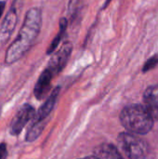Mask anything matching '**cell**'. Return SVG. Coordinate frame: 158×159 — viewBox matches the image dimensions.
Returning a JSON list of instances; mask_svg holds the SVG:
<instances>
[{
  "label": "cell",
  "instance_id": "cell-8",
  "mask_svg": "<svg viewBox=\"0 0 158 159\" xmlns=\"http://www.w3.org/2000/svg\"><path fill=\"white\" fill-rule=\"evenodd\" d=\"M144 106L155 120L158 121V85L150 86L144 92Z\"/></svg>",
  "mask_w": 158,
  "mask_h": 159
},
{
  "label": "cell",
  "instance_id": "cell-5",
  "mask_svg": "<svg viewBox=\"0 0 158 159\" xmlns=\"http://www.w3.org/2000/svg\"><path fill=\"white\" fill-rule=\"evenodd\" d=\"M72 50H73V46L71 43L66 42L65 44H63L61 46V48L52 55L50 61H48L47 68L54 75H57L66 66V64L71 57Z\"/></svg>",
  "mask_w": 158,
  "mask_h": 159
},
{
  "label": "cell",
  "instance_id": "cell-4",
  "mask_svg": "<svg viewBox=\"0 0 158 159\" xmlns=\"http://www.w3.org/2000/svg\"><path fill=\"white\" fill-rule=\"evenodd\" d=\"M34 116H35L34 108L28 103L23 104L19 109V111L17 112L16 116H14V118L10 123L9 126L10 134L14 136L19 135L23 129V128L26 126V124L32 119H34Z\"/></svg>",
  "mask_w": 158,
  "mask_h": 159
},
{
  "label": "cell",
  "instance_id": "cell-10",
  "mask_svg": "<svg viewBox=\"0 0 158 159\" xmlns=\"http://www.w3.org/2000/svg\"><path fill=\"white\" fill-rule=\"evenodd\" d=\"M94 156L99 159H124L117 148L109 143L99 145L94 151Z\"/></svg>",
  "mask_w": 158,
  "mask_h": 159
},
{
  "label": "cell",
  "instance_id": "cell-12",
  "mask_svg": "<svg viewBox=\"0 0 158 159\" xmlns=\"http://www.w3.org/2000/svg\"><path fill=\"white\" fill-rule=\"evenodd\" d=\"M158 65V54L154 55L153 57H151L150 59L147 60V61L144 63L143 67H142V72L146 73L152 69H154L155 67H156Z\"/></svg>",
  "mask_w": 158,
  "mask_h": 159
},
{
  "label": "cell",
  "instance_id": "cell-6",
  "mask_svg": "<svg viewBox=\"0 0 158 159\" xmlns=\"http://www.w3.org/2000/svg\"><path fill=\"white\" fill-rule=\"evenodd\" d=\"M18 22V8L11 6L0 27V45L7 44L10 39Z\"/></svg>",
  "mask_w": 158,
  "mask_h": 159
},
{
  "label": "cell",
  "instance_id": "cell-3",
  "mask_svg": "<svg viewBox=\"0 0 158 159\" xmlns=\"http://www.w3.org/2000/svg\"><path fill=\"white\" fill-rule=\"evenodd\" d=\"M117 142L121 150L129 159H145L147 157V145L139 137L123 132L119 134Z\"/></svg>",
  "mask_w": 158,
  "mask_h": 159
},
{
  "label": "cell",
  "instance_id": "cell-1",
  "mask_svg": "<svg viewBox=\"0 0 158 159\" xmlns=\"http://www.w3.org/2000/svg\"><path fill=\"white\" fill-rule=\"evenodd\" d=\"M42 26V12L39 7L30 8L26 14L20 30L12 44L7 48L5 62L8 65L20 61L33 47L39 35Z\"/></svg>",
  "mask_w": 158,
  "mask_h": 159
},
{
  "label": "cell",
  "instance_id": "cell-9",
  "mask_svg": "<svg viewBox=\"0 0 158 159\" xmlns=\"http://www.w3.org/2000/svg\"><path fill=\"white\" fill-rule=\"evenodd\" d=\"M59 93H60V87H57L56 89H53V91L51 92L49 97L47 99V101L43 103V105L39 108L38 112L35 114V116L34 118V122H36V123L45 122V119L51 113V111H52V109L56 103Z\"/></svg>",
  "mask_w": 158,
  "mask_h": 159
},
{
  "label": "cell",
  "instance_id": "cell-13",
  "mask_svg": "<svg viewBox=\"0 0 158 159\" xmlns=\"http://www.w3.org/2000/svg\"><path fill=\"white\" fill-rule=\"evenodd\" d=\"M7 144L2 143H0V159H7Z\"/></svg>",
  "mask_w": 158,
  "mask_h": 159
},
{
  "label": "cell",
  "instance_id": "cell-14",
  "mask_svg": "<svg viewBox=\"0 0 158 159\" xmlns=\"http://www.w3.org/2000/svg\"><path fill=\"white\" fill-rule=\"evenodd\" d=\"M5 7H6V2L5 1H0V18L2 17V15L4 13Z\"/></svg>",
  "mask_w": 158,
  "mask_h": 159
},
{
  "label": "cell",
  "instance_id": "cell-2",
  "mask_svg": "<svg viewBox=\"0 0 158 159\" xmlns=\"http://www.w3.org/2000/svg\"><path fill=\"white\" fill-rule=\"evenodd\" d=\"M120 120L126 129L140 135L150 132L155 121L147 108L141 104L126 106L120 114Z\"/></svg>",
  "mask_w": 158,
  "mask_h": 159
},
{
  "label": "cell",
  "instance_id": "cell-7",
  "mask_svg": "<svg viewBox=\"0 0 158 159\" xmlns=\"http://www.w3.org/2000/svg\"><path fill=\"white\" fill-rule=\"evenodd\" d=\"M54 76L55 75L47 68H46L42 72L34 89V94L37 100L44 99L48 93L51 88V81Z\"/></svg>",
  "mask_w": 158,
  "mask_h": 159
},
{
  "label": "cell",
  "instance_id": "cell-11",
  "mask_svg": "<svg viewBox=\"0 0 158 159\" xmlns=\"http://www.w3.org/2000/svg\"><path fill=\"white\" fill-rule=\"evenodd\" d=\"M67 25H68V21L65 18H61V20H60V30H59V33L58 34L56 35V37L53 39V41L51 42V44L49 45L47 50V54L49 55V54H52L53 52H55L56 48H58L65 31H66V28H67Z\"/></svg>",
  "mask_w": 158,
  "mask_h": 159
},
{
  "label": "cell",
  "instance_id": "cell-15",
  "mask_svg": "<svg viewBox=\"0 0 158 159\" xmlns=\"http://www.w3.org/2000/svg\"><path fill=\"white\" fill-rule=\"evenodd\" d=\"M81 159H99L97 157H95V156H93V157H84V158H81Z\"/></svg>",
  "mask_w": 158,
  "mask_h": 159
}]
</instances>
